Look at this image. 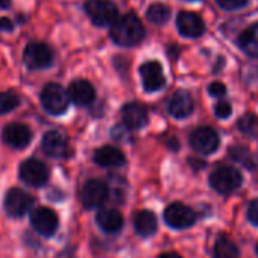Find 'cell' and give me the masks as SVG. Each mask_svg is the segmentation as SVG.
<instances>
[{
    "instance_id": "6da1fadb",
    "label": "cell",
    "mask_w": 258,
    "mask_h": 258,
    "mask_svg": "<svg viewBox=\"0 0 258 258\" xmlns=\"http://www.w3.org/2000/svg\"><path fill=\"white\" fill-rule=\"evenodd\" d=\"M111 38L118 46H136L145 38V26L136 14H124L111 25Z\"/></svg>"
},
{
    "instance_id": "7a4b0ae2",
    "label": "cell",
    "mask_w": 258,
    "mask_h": 258,
    "mask_svg": "<svg viewBox=\"0 0 258 258\" xmlns=\"http://www.w3.org/2000/svg\"><path fill=\"white\" fill-rule=\"evenodd\" d=\"M70 100V94L59 84H49L41 91V105L49 114L53 115L64 114Z\"/></svg>"
},
{
    "instance_id": "3957f363",
    "label": "cell",
    "mask_w": 258,
    "mask_h": 258,
    "mask_svg": "<svg viewBox=\"0 0 258 258\" xmlns=\"http://www.w3.org/2000/svg\"><path fill=\"white\" fill-rule=\"evenodd\" d=\"M241 173L231 166L217 167L210 176V185L220 195H229L241 185Z\"/></svg>"
},
{
    "instance_id": "277c9868",
    "label": "cell",
    "mask_w": 258,
    "mask_h": 258,
    "mask_svg": "<svg viewBox=\"0 0 258 258\" xmlns=\"http://www.w3.org/2000/svg\"><path fill=\"white\" fill-rule=\"evenodd\" d=\"M85 11L96 26H109L117 20V7L109 0H88Z\"/></svg>"
},
{
    "instance_id": "5b68a950",
    "label": "cell",
    "mask_w": 258,
    "mask_h": 258,
    "mask_svg": "<svg viewBox=\"0 0 258 258\" xmlns=\"http://www.w3.org/2000/svg\"><path fill=\"white\" fill-rule=\"evenodd\" d=\"M19 175L25 184L32 187H41L49 179V169L43 161L37 158H29L22 163Z\"/></svg>"
},
{
    "instance_id": "8992f818",
    "label": "cell",
    "mask_w": 258,
    "mask_h": 258,
    "mask_svg": "<svg viewBox=\"0 0 258 258\" xmlns=\"http://www.w3.org/2000/svg\"><path fill=\"white\" fill-rule=\"evenodd\" d=\"M34 205V198L22 188H11L5 196V211L11 217H23Z\"/></svg>"
},
{
    "instance_id": "52a82bcc",
    "label": "cell",
    "mask_w": 258,
    "mask_h": 258,
    "mask_svg": "<svg viewBox=\"0 0 258 258\" xmlns=\"http://www.w3.org/2000/svg\"><path fill=\"white\" fill-rule=\"evenodd\" d=\"M164 220L169 226L175 229H184V228H190L196 222V214L187 205L181 202H175L166 208Z\"/></svg>"
},
{
    "instance_id": "ba28073f",
    "label": "cell",
    "mask_w": 258,
    "mask_h": 258,
    "mask_svg": "<svg viewBox=\"0 0 258 258\" xmlns=\"http://www.w3.org/2000/svg\"><path fill=\"white\" fill-rule=\"evenodd\" d=\"M23 59L29 69L38 70V69H46L52 64L53 53L50 47L44 43H31L25 49Z\"/></svg>"
},
{
    "instance_id": "9c48e42d",
    "label": "cell",
    "mask_w": 258,
    "mask_h": 258,
    "mask_svg": "<svg viewBox=\"0 0 258 258\" xmlns=\"http://www.w3.org/2000/svg\"><path fill=\"white\" fill-rule=\"evenodd\" d=\"M31 225L38 234L50 237L58 228V216L47 207H38L31 213Z\"/></svg>"
},
{
    "instance_id": "30bf717a",
    "label": "cell",
    "mask_w": 258,
    "mask_h": 258,
    "mask_svg": "<svg viewBox=\"0 0 258 258\" xmlns=\"http://www.w3.org/2000/svg\"><path fill=\"white\" fill-rule=\"evenodd\" d=\"M108 198V187L99 179H90L84 184L81 191L82 205L88 210L99 208Z\"/></svg>"
},
{
    "instance_id": "8fae6325",
    "label": "cell",
    "mask_w": 258,
    "mask_h": 258,
    "mask_svg": "<svg viewBox=\"0 0 258 258\" xmlns=\"http://www.w3.org/2000/svg\"><path fill=\"white\" fill-rule=\"evenodd\" d=\"M43 151L47 157L50 158H58V160H62V158H67L72 151H70V145H69V140L58 131H50L44 136L43 139Z\"/></svg>"
},
{
    "instance_id": "7c38bea8",
    "label": "cell",
    "mask_w": 258,
    "mask_h": 258,
    "mask_svg": "<svg viewBox=\"0 0 258 258\" xmlns=\"http://www.w3.org/2000/svg\"><path fill=\"white\" fill-rule=\"evenodd\" d=\"M140 75L143 81V87L146 91L154 93L161 90L166 85V79L163 75V67L158 61H148L140 67Z\"/></svg>"
},
{
    "instance_id": "4fadbf2b",
    "label": "cell",
    "mask_w": 258,
    "mask_h": 258,
    "mask_svg": "<svg viewBox=\"0 0 258 258\" xmlns=\"http://www.w3.org/2000/svg\"><path fill=\"white\" fill-rule=\"evenodd\" d=\"M190 143L195 151L208 155L219 148V136L211 127H199L191 134Z\"/></svg>"
},
{
    "instance_id": "5bb4252c",
    "label": "cell",
    "mask_w": 258,
    "mask_h": 258,
    "mask_svg": "<svg viewBox=\"0 0 258 258\" xmlns=\"http://www.w3.org/2000/svg\"><path fill=\"white\" fill-rule=\"evenodd\" d=\"M2 137H4V142L7 145H10L11 148L23 149L31 143L32 133H31L29 126H26L23 123H11L4 129Z\"/></svg>"
},
{
    "instance_id": "9a60e30c",
    "label": "cell",
    "mask_w": 258,
    "mask_h": 258,
    "mask_svg": "<svg viewBox=\"0 0 258 258\" xmlns=\"http://www.w3.org/2000/svg\"><path fill=\"white\" fill-rule=\"evenodd\" d=\"M176 26H178L179 34L187 37V38H198L205 31L204 20L198 14L188 13V11H182L178 14Z\"/></svg>"
},
{
    "instance_id": "2e32d148",
    "label": "cell",
    "mask_w": 258,
    "mask_h": 258,
    "mask_svg": "<svg viewBox=\"0 0 258 258\" xmlns=\"http://www.w3.org/2000/svg\"><path fill=\"white\" fill-rule=\"evenodd\" d=\"M121 118L127 129H140L149 120L146 108L139 103H126L121 108Z\"/></svg>"
},
{
    "instance_id": "e0dca14e",
    "label": "cell",
    "mask_w": 258,
    "mask_h": 258,
    "mask_svg": "<svg viewBox=\"0 0 258 258\" xmlns=\"http://www.w3.org/2000/svg\"><path fill=\"white\" fill-rule=\"evenodd\" d=\"M195 109V102L187 91H178L169 102V114L175 118L188 117Z\"/></svg>"
},
{
    "instance_id": "ac0fdd59",
    "label": "cell",
    "mask_w": 258,
    "mask_h": 258,
    "mask_svg": "<svg viewBox=\"0 0 258 258\" xmlns=\"http://www.w3.org/2000/svg\"><path fill=\"white\" fill-rule=\"evenodd\" d=\"M69 94H70V99L76 103V105H90L94 97H96V91H94V87L88 82V81H84V79H78V81H73L70 84V88H69Z\"/></svg>"
},
{
    "instance_id": "d6986e66",
    "label": "cell",
    "mask_w": 258,
    "mask_h": 258,
    "mask_svg": "<svg viewBox=\"0 0 258 258\" xmlns=\"http://www.w3.org/2000/svg\"><path fill=\"white\" fill-rule=\"evenodd\" d=\"M96 164L102 167H120L124 164V155L120 149L112 146H103L94 154Z\"/></svg>"
},
{
    "instance_id": "ffe728a7",
    "label": "cell",
    "mask_w": 258,
    "mask_h": 258,
    "mask_svg": "<svg viewBox=\"0 0 258 258\" xmlns=\"http://www.w3.org/2000/svg\"><path fill=\"white\" fill-rule=\"evenodd\" d=\"M96 220H97V225L106 232H117L123 226V216L117 210H112V208L100 210L97 213Z\"/></svg>"
},
{
    "instance_id": "44dd1931",
    "label": "cell",
    "mask_w": 258,
    "mask_h": 258,
    "mask_svg": "<svg viewBox=\"0 0 258 258\" xmlns=\"http://www.w3.org/2000/svg\"><path fill=\"white\" fill-rule=\"evenodd\" d=\"M134 228H136L137 234H140L143 237H149V235L155 234L158 229L157 216L152 211H146V210L137 213L134 217Z\"/></svg>"
},
{
    "instance_id": "7402d4cb",
    "label": "cell",
    "mask_w": 258,
    "mask_h": 258,
    "mask_svg": "<svg viewBox=\"0 0 258 258\" xmlns=\"http://www.w3.org/2000/svg\"><path fill=\"white\" fill-rule=\"evenodd\" d=\"M238 46L249 56L258 58V23L249 26L238 37Z\"/></svg>"
},
{
    "instance_id": "603a6c76",
    "label": "cell",
    "mask_w": 258,
    "mask_h": 258,
    "mask_svg": "<svg viewBox=\"0 0 258 258\" xmlns=\"http://www.w3.org/2000/svg\"><path fill=\"white\" fill-rule=\"evenodd\" d=\"M240 252L237 244L226 235H220L214 246V256L216 258H238Z\"/></svg>"
},
{
    "instance_id": "cb8c5ba5",
    "label": "cell",
    "mask_w": 258,
    "mask_h": 258,
    "mask_svg": "<svg viewBox=\"0 0 258 258\" xmlns=\"http://www.w3.org/2000/svg\"><path fill=\"white\" fill-rule=\"evenodd\" d=\"M238 129L247 137L256 139L258 137V117L253 114H244L238 120Z\"/></svg>"
},
{
    "instance_id": "d4e9b609",
    "label": "cell",
    "mask_w": 258,
    "mask_h": 258,
    "mask_svg": "<svg viewBox=\"0 0 258 258\" xmlns=\"http://www.w3.org/2000/svg\"><path fill=\"white\" fill-rule=\"evenodd\" d=\"M229 157L240 163L241 166L247 167V169H252L255 166V158L253 155L250 154V151L247 148H243V146H235V148H231L229 149Z\"/></svg>"
},
{
    "instance_id": "484cf974",
    "label": "cell",
    "mask_w": 258,
    "mask_h": 258,
    "mask_svg": "<svg viewBox=\"0 0 258 258\" xmlns=\"http://www.w3.org/2000/svg\"><path fill=\"white\" fill-rule=\"evenodd\" d=\"M148 19L155 25H164L170 17V10L166 5H152L148 13Z\"/></svg>"
},
{
    "instance_id": "4316f807",
    "label": "cell",
    "mask_w": 258,
    "mask_h": 258,
    "mask_svg": "<svg viewBox=\"0 0 258 258\" xmlns=\"http://www.w3.org/2000/svg\"><path fill=\"white\" fill-rule=\"evenodd\" d=\"M20 105V99L13 91H2L0 93V114H7L16 109Z\"/></svg>"
},
{
    "instance_id": "83f0119b",
    "label": "cell",
    "mask_w": 258,
    "mask_h": 258,
    "mask_svg": "<svg viewBox=\"0 0 258 258\" xmlns=\"http://www.w3.org/2000/svg\"><path fill=\"white\" fill-rule=\"evenodd\" d=\"M214 112H216V115H217L219 118H228V117L231 115V112H232V108H231V105H229L228 102L220 100L219 103H216Z\"/></svg>"
},
{
    "instance_id": "f1b7e54d",
    "label": "cell",
    "mask_w": 258,
    "mask_h": 258,
    "mask_svg": "<svg viewBox=\"0 0 258 258\" xmlns=\"http://www.w3.org/2000/svg\"><path fill=\"white\" fill-rule=\"evenodd\" d=\"M217 4H219L220 8L232 11V10L243 8L247 4V0H217Z\"/></svg>"
},
{
    "instance_id": "f546056e",
    "label": "cell",
    "mask_w": 258,
    "mask_h": 258,
    "mask_svg": "<svg viewBox=\"0 0 258 258\" xmlns=\"http://www.w3.org/2000/svg\"><path fill=\"white\" fill-rule=\"evenodd\" d=\"M247 219L250 223L258 226V199L252 201L247 207Z\"/></svg>"
},
{
    "instance_id": "4dcf8cb0",
    "label": "cell",
    "mask_w": 258,
    "mask_h": 258,
    "mask_svg": "<svg viewBox=\"0 0 258 258\" xmlns=\"http://www.w3.org/2000/svg\"><path fill=\"white\" fill-rule=\"evenodd\" d=\"M208 93H210L211 96H214V97H222V96H225V93H226V87H225L222 82H213V84H210V87H208Z\"/></svg>"
},
{
    "instance_id": "1f68e13d",
    "label": "cell",
    "mask_w": 258,
    "mask_h": 258,
    "mask_svg": "<svg viewBox=\"0 0 258 258\" xmlns=\"http://www.w3.org/2000/svg\"><path fill=\"white\" fill-rule=\"evenodd\" d=\"M0 29L2 31H13L14 29V25L10 19H0Z\"/></svg>"
},
{
    "instance_id": "d6a6232c",
    "label": "cell",
    "mask_w": 258,
    "mask_h": 258,
    "mask_svg": "<svg viewBox=\"0 0 258 258\" xmlns=\"http://www.w3.org/2000/svg\"><path fill=\"white\" fill-rule=\"evenodd\" d=\"M158 258H182V256L176 252H166V253H161Z\"/></svg>"
},
{
    "instance_id": "836d02e7",
    "label": "cell",
    "mask_w": 258,
    "mask_h": 258,
    "mask_svg": "<svg viewBox=\"0 0 258 258\" xmlns=\"http://www.w3.org/2000/svg\"><path fill=\"white\" fill-rule=\"evenodd\" d=\"M11 5V0H0V8H8Z\"/></svg>"
},
{
    "instance_id": "e575fe53",
    "label": "cell",
    "mask_w": 258,
    "mask_h": 258,
    "mask_svg": "<svg viewBox=\"0 0 258 258\" xmlns=\"http://www.w3.org/2000/svg\"><path fill=\"white\" fill-rule=\"evenodd\" d=\"M256 253H258V244H256Z\"/></svg>"
}]
</instances>
